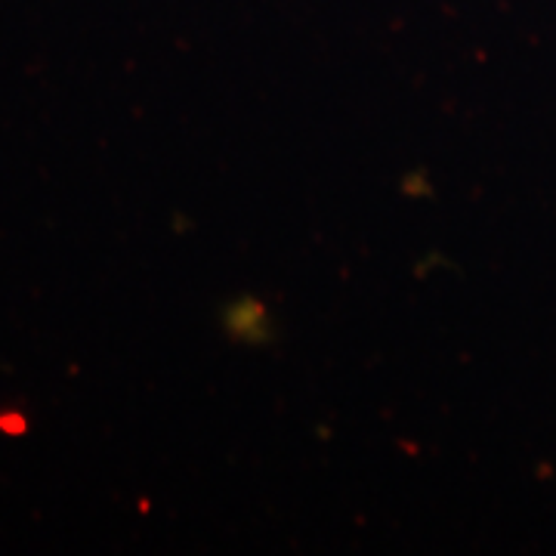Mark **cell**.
Returning a JSON list of instances; mask_svg holds the SVG:
<instances>
[{
	"mask_svg": "<svg viewBox=\"0 0 556 556\" xmlns=\"http://www.w3.org/2000/svg\"><path fill=\"white\" fill-rule=\"evenodd\" d=\"M0 430H7V433H22V430H28V424H25V417L22 415H0Z\"/></svg>",
	"mask_w": 556,
	"mask_h": 556,
	"instance_id": "6da1fadb",
	"label": "cell"
}]
</instances>
